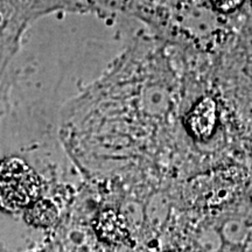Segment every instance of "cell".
Masks as SVG:
<instances>
[{
  "mask_svg": "<svg viewBox=\"0 0 252 252\" xmlns=\"http://www.w3.org/2000/svg\"><path fill=\"white\" fill-rule=\"evenodd\" d=\"M214 4L223 12H231L241 4L242 0H213Z\"/></svg>",
  "mask_w": 252,
  "mask_h": 252,
  "instance_id": "4",
  "label": "cell"
},
{
  "mask_svg": "<svg viewBox=\"0 0 252 252\" xmlns=\"http://www.w3.org/2000/svg\"><path fill=\"white\" fill-rule=\"evenodd\" d=\"M58 209L49 200H37L27 208L26 220L36 226H48L55 222Z\"/></svg>",
  "mask_w": 252,
  "mask_h": 252,
  "instance_id": "3",
  "label": "cell"
},
{
  "mask_svg": "<svg viewBox=\"0 0 252 252\" xmlns=\"http://www.w3.org/2000/svg\"><path fill=\"white\" fill-rule=\"evenodd\" d=\"M217 110L213 99L200 100L187 117V127L197 140H208L216 128Z\"/></svg>",
  "mask_w": 252,
  "mask_h": 252,
  "instance_id": "2",
  "label": "cell"
},
{
  "mask_svg": "<svg viewBox=\"0 0 252 252\" xmlns=\"http://www.w3.org/2000/svg\"><path fill=\"white\" fill-rule=\"evenodd\" d=\"M41 182L30 165L19 158L0 162V209L20 212L39 200Z\"/></svg>",
  "mask_w": 252,
  "mask_h": 252,
  "instance_id": "1",
  "label": "cell"
}]
</instances>
